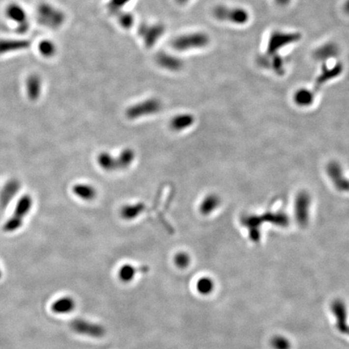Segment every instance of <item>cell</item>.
Returning <instances> with one entry per match:
<instances>
[{
    "mask_svg": "<svg viewBox=\"0 0 349 349\" xmlns=\"http://www.w3.org/2000/svg\"><path fill=\"white\" fill-rule=\"evenodd\" d=\"M161 109L160 100L151 98L129 107L125 112V116L129 120H139L140 118L158 114Z\"/></svg>",
    "mask_w": 349,
    "mask_h": 349,
    "instance_id": "1",
    "label": "cell"
},
{
    "mask_svg": "<svg viewBox=\"0 0 349 349\" xmlns=\"http://www.w3.org/2000/svg\"><path fill=\"white\" fill-rule=\"evenodd\" d=\"M36 18L45 27L56 29L63 24L65 16L51 5L42 3L36 9Z\"/></svg>",
    "mask_w": 349,
    "mask_h": 349,
    "instance_id": "2",
    "label": "cell"
},
{
    "mask_svg": "<svg viewBox=\"0 0 349 349\" xmlns=\"http://www.w3.org/2000/svg\"><path fill=\"white\" fill-rule=\"evenodd\" d=\"M209 37L204 33H193L179 36L172 42V46L177 50H186L206 46Z\"/></svg>",
    "mask_w": 349,
    "mask_h": 349,
    "instance_id": "3",
    "label": "cell"
},
{
    "mask_svg": "<svg viewBox=\"0 0 349 349\" xmlns=\"http://www.w3.org/2000/svg\"><path fill=\"white\" fill-rule=\"evenodd\" d=\"M213 14L216 18L220 21H227L237 25H244L249 20V15L243 8H230V7L219 6L216 7Z\"/></svg>",
    "mask_w": 349,
    "mask_h": 349,
    "instance_id": "4",
    "label": "cell"
},
{
    "mask_svg": "<svg viewBox=\"0 0 349 349\" xmlns=\"http://www.w3.org/2000/svg\"><path fill=\"white\" fill-rule=\"evenodd\" d=\"M70 328L75 333L90 337L100 338L105 334V328L102 325L90 322L83 319H76L70 323Z\"/></svg>",
    "mask_w": 349,
    "mask_h": 349,
    "instance_id": "5",
    "label": "cell"
},
{
    "mask_svg": "<svg viewBox=\"0 0 349 349\" xmlns=\"http://www.w3.org/2000/svg\"><path fill=\"white\" fill-rule=\"evenodd\" d=\"M301 35L299 33H289V32H274L270 36L268 43L267 53L269 55H273L277 50L287 46L289 44L294 43L299 41Z\"/></svg>",
    "mask_w": 349,
    "mask_h": 349,
    "instance_id": "6",
    "label": "cell"
},
{
    "mask_svg": "<svg viewBox=\"0 0 349 349\" xmlns=\"http://www.w3.org/2000/svg\"><path fill=\"white\" fill-rule=\"evenodd\" d=\"M5 12L7 18L17 24V28H18L17 30L20 33L27 32L29 28V19H28L27 13L21 5L17 3L8 5Z\"/></svg>",
    "mask_w": 349,
    "mask_h": 349,
    "instance_id": "7",
    "label": "cell"
},
{
    "mask_svg": "<svg viewBox=\"0 0 349 349\" xmlns=\"http://www.w3.org/2000/svg\"><path fill=\"white\" fill-rule=\"evenodd\" d=\"M331 311L333 313L336 321V327L341 333H347L348 325L347 306L345 302L340 299H336L331 303Z\"/></svg>",
    "mask_w": 349,
    "mask_h": 349,
    "instance_id": "8",
    "label": "cell"
},
{
    "mask_svg": "<svg viewBox=\"0 0 349 349\" xmlns=\"http://www.w3.org/2000/svg\"><path fill=\"white\" fill-rule=\"evenodd\" d=\"M163 32L164 28L160 25H143L139 30L141 36L149 47L156 43L159 37L163 34Z\"/></svg>",
    "mask_w": 349,
    "mask_h": 349,
    "instance_id": "9",
    "label": "cell"
},
{
    "mask_svg": "<svg viewBox=\"0 0 349 349\" xmlns=\"http://www.w3.org/2000/svg\"><path fill=\"white\" fill-rule=\"evenodd\" d=\"M74 195L84 202H91L97 197V189L89 183H77L72 188Z\"/></svg>",
    "mask_w": 349,
    "mask_h": 349,
    "instance_id": "10",
    "label": "cell"
},
{
    "mask_svg": "<svg viewBox=\"0 0 349 349\" xmlns=\"http://www.w3.org/2000/svg\"><path fill=\"white\" fill-rule=\"evenodd\" d=\"M195 123V116L193 114H179L172 118L170 121V128L173 131L183 132L192 127Z\"/></svg>",
    "mask_w": 349,
    "mask_h": 349,
    "instance_id": "11",
    "label": "cell"
},
{
    "mask_svg": "<svg viewBox=\"0 0 349 349\" xmlns=\"http://www.w3.org/2000/svg\"><path fill=\"white\" fill-rule=\"evenodd\" d=\"M145 204L142 202L124 204L120 209V216L125 221H134L145 210Z\"/></svg>",
    "mask_w": 349,
    "mask_h": 349,
    "instance_id": "12",
    "label": "cell"
},
{
    "mask_svg": "<svg viewBox=\"0 0 349 349\" xmlns=\"http://www.w3.org/2000/svg\"><path fill=\"white\" fill-rule=\"evenodd\" d=\"M96 163L103 171L107 173L117 172V163L116 155L110 152L101 151L96 157Z\"/></svg>",
    "mask_w": 349,
    "mask_h": 349,
    "instance_id": "13",
    "label": "cell"
},
{
    "mask_svg": "<svg viewBox=\"0 0 349 349\" xmlns=\"http://www.w3.org/2000/svg\"><path fill=\"white\" fill-rule=\"evenodd\" d=\"M136 152L132 148H124L116 155L118 171L129 169L136 159Z\"/></svg>",
    "mask_w": 349,
    "mask_h": 349,
    "instance_id": "14",
    "label": "cell"
},
{
    "mask_svg": "<svg viewBox=\"0 0 349 349\" xmlns=\"http://www.w3.org/2000/svg\"><path fill=\"white\" fill-rule=\"evenodd\" d=\"M220 202V198L216 194H209L205 196L200 203V213H202V215H210L218 209Z\"/></svg>",
    "mask_w": 349,
    "mask_h": 349,
    "instance_id": "15",
    "label": "cell"
},
{
    "mask_svg": "<svg viewBox=\"0 0 349 349\" xmlns=\"http://www.w3.org/2000/svg\"><path fill=\"white\" fill-rule=\"evenodd\" d=\"M75 306V300L69 296L61 297L53 302L51 310L53 312L58 315L68 314L74 310Z\"/></svg>",
    "mask_w": 349,
    "mask_h": 349,
    "instance_id": "16",
    "label": "cell"
},
{
    "mask_svg": "<svg viewBox=\"0 0 349 349\" xmlns=\"http://www.w3.org/2000/svg\"><path fill=\"white\" fill-rule=\"evenodd\" d=\"M29 45V41L26 40H0V55L25 50Z\"/></svg>",
    "mask_w": 349,
    "mask_h": 349,
    "instance_id": "17",
    "label": "cell"
},
{
    "mask_svg": "<svg viewBox=\"0 0 349 349\" xmlns=\"http://www.w3.org/2000/svg\"><path fill=\"white\" fill-rule=\"evenodd\" d=\"M343 69H344V67L340 63L337 64L333 67H331V68H327L326 66L322 67V72H321L320 76L316 80V86H321L322 84H324L326 82L332 80L334 78L337 77L342 73Z\"/></svg>",
    "mask_w": 349,
    "mask_h": 349,
    "instance_id": "18",
    "label": "cell"
},
{
    "mask_svg": "<svg viewBox=\"0 0 349 349\" xmlns=\"http://www.w3.org/2000/svg\"><path fill=\"white\" fill-rule=\"evenodd\" d=\"M27 92L30 100L38 99L41 91V80L36 75H30L26 81Z\"/></svg>",
    "mask_w": 349,
    "mask_h": 349,
    "instance_id": "19",
    "label": "cell"
},
{
    "mask_svg": "<svg viewBox=\"0 0 349 349\" xmlns=\"http://www.w3.org/2000/svg\"><path fill=\"white\" fill-rule=\"evenodd\" d=\"M149 271V268L146 266H143L139 269L134 268L132 264H124L120 267L119 270V277L123 282H129L132 280L134 279V276L136 275L137 272H147Z\"/></svg>",
    "mask_w": 349,
    "mask_h": 349,
    "instance_id": "20",
    "label": "cell"
},
{
    "mask_svg": "<svg viewBox=\"0 0 349 349\" xmlns=\"http://www.w3.org/2000/svg\"><path fill=\"white\" fill-rule=\"evenodd\" d=\"M157 61L160 66L169 70H178L181 66V61L179 59L165 54H160L157 57Z\"/></svg>",
    "mask_w": 349,
    "mask_h": 349,
    "instance_id": "21",
    "label": "cell"
},
{
    "mask_svg": "<svg viewBox=\"0 0 349 349\" xmlns=\"http://www.w3.org/2000/svg\"><path fill=\"white\" fill-rule=\"evenodd\" d=\"M338 53V48L333 44H327L320 47L315 53V58L318 60H326L336 56Z\"/></svg>",
    "mask_w": 349,
    "mask_h": 349,
    "instance_id": "22",
    "label": "cell"
},
{
    "mask_svg": "<svg viewBox=\"0 0 349 349\" xmlns=\"http://www.w3.org/2000/svg\"><path fill=\"white\" fill-rule=\"evenodd\" d=\"M295 102L300 106H308L314 100V94L306 89H301L295 93Z\"/></svg>",
    "mask_w": 349,
    "mask_h": 349,
    "instance_id": "23",
    "label": "cell"
},
{
    "mask_svg": "<svg viewBox=\"0 0 349 349\" xmlns=\"http://www.w3.org/2000/svg\"><path fill=\"white\" fill-rule=\"evenodd\" d=\"M32 199L29 196H25L19 201L16 204V210H15V216L22 218L24 216L26 215L32 206Z\"/></svg>",
    "mask_w": 349,
    "mask_h": 349,
    "instance_id": "24",
    "label": "cell"
},
{
    "mask_svg": "<svg viewBox=\"0 0 349 349\" xmlns=\"http://www.w3.org/2000/svg\"><path fill=\"white\" fill-rule=\"evenodd\" d=\"M198 292L202 295H208L213 292L214 283L209 277H202L197 283Z\"/></svg>",
    "mask_w": 349,
    "mask_h": 349,
    "instance_id": "25",
    "label": "cell"
},
{
    "mask_svg": "<svg viewBox=\"0 0 349 349\" xmlns=\"http://www.w3.org/2000/svg\"><path fill=\"white\" fill-rule=\"evenodd\" d=\"M39 51L44 57L50 58L55 55L56 52V46L52 41H41L39 45Z\"/></svg>",
    "mask_w": 349,
    "mask_h": 349,
    "instance_id": "26",
    "label": "cell"
},
{
    "mask_svg": "<svg viewBox=\"0 0 349 349\" xmlns=\"http://www.w3.org/2000/svg\"><path fill=\"white\" fill-rule=\"evenodd\" d=\"M271 346L273 349H291V344L287 338L283 336H275L271 340Z\"/></svg>",
    "mask_w": 349,
    "mask_h": 349,
    "instance_id": "27",
    "label": "cell"
},
{
    "mask_svg": "<svg viewBox=\"0 0 349 349\" xmlns=\"http://www.w3.org/2000/svg\"><path fill=\"white\" fill-rule=\"evenodd\" d=\"M190 261V256L186 252H179L174 256V263L176 264L177 267L180 268H187L189 265Z\"/></svg>",
    "mask_w": 349,
    "mask_h": 349,
    "instance_id": "28",
    "label": "cell"
},
{
    "mask_svg": "<svg viewBox=\"0 0 349 349\" xmlns=\"http://www.w3.org/2000/svg\"><path fill=\"white\" fill-rule=\"evenodd\" d=\"M21 225H22V218L15 216L14 218H10L9 220L5 223L3 229L5 232H12L20 228Z\"/></svg>",
    "mask_w": 349,
    "mask_h": 349,
    "instance_id": "29",
    "label": "cell"
},
{
    "mask_svg": "<svg viewBox=\"0 0 349 349\" xmlns=\"http://www.w3.org/2000/svg\"><path fill=\"white\" fill-rule=\"evenodd\" d=\"M271 64H272L271 66H272V69H273L278 75L283 74L284 61L283 60L281 59V57H279V56H275L274 58H272Z\"/></svg>",
    "mask_w": 349,
    "mask_h": 349,
    "instance_id": "30",
    "label": "cell"
},
{
    "mask_svg": "<svg viewBox=\"0 0 349 349\" xmlns=\"http://www.w3.org/2000/svg\"><path fill=\"white\" fill-rule=\"evenodd\" d=\"M129 0H110L109 7L111 12H117L124 5L126 4Z\"/></svg>",
    "mask_w": 349,
    "mask_h": 349,
    "instance_id": "31",
    "label": "cell"
},
{
    "mask_svg": "<svg viewBox=\"0 0 349 349\" xmlns=\"http://www.w3.org/2000/svg\"><path fill=\"white\" fill-rule=\"evenodd\" d=\"M119 21H120V25H122V27L130 28L132 24L134 22V19H133L131 14L124 13L119 17Z\"/></svg>",
    "mask_w": 349,
    "mask_h": 349,
    "instance_id": "32",
    "label": "cell"
},
{
    "mask_svg": "<svg viewBox=\"0 0 349 349\" xmlns=\"http://www.w3.org/2000/svg\"><path fill=\"white\" fill-rule=\"evenodd\" d=\"M279 4L284 5L290 2V0H276Z\"/></svg>",
    "mask_w": 349,
    "mask_h": 349,
    "instance_id": "33",
    "label": "cell"
},
{
    "mask_svg": "<svg viewBox=\"0 0 349 349\" xmlns=\"http://www.w3.org/2000/svg\"><path fill=\"white\" fill-rule=\"evenodd\" d=\"M345 11L348 14H349V0H348L347 2H345Z\"/></svg>",
    "mask_w": 349,
    "mask_h": 349,
    "instance_id": "34",
    "label": "cell"
},
{
    "mask_svg": "<svg viewBox=\"0 0 349 349\" xmlns=\"http://www.w3.org/2000/svg\"><path fill=\"white\" fill-rule=\"evenodd\" d=\"M177 1L180 2V3H184V2H186L188 0H177Z\"/></svg>",
    "mask_w": 349,
    "mask_h": 349,
    "instance_id": "35",
    "label": "cell"
},
{
    "mask_svg": "<svg viewBox=\"0 0 349 349\" xmlns=\"http://www.w3.org/2000/svg\"><path fill=\"white\" fill-rule=\"evenodd\" d=\"M2 270H1V268H0V280L2 279Z\"/></svg>",
    "mask_w": 349,
    "mask_h": 349,
    "instance_id": "36",
    "label": "cell"
},
{
    "mask_svg": "<svg viewBox=\"0 0 349 349\" xmlns=\"http://www.w3.org/2000/svg\"><path fill=\"white\" fill-rule=\"evenodd\" d=\"M347 333H348V334H349V329H348V332H347Z\"/></svg>",
    "mask_w": 349,
    "mask_h": 349,
    "instance_id": "37",
    "label": "cell"
}]
</instances>
